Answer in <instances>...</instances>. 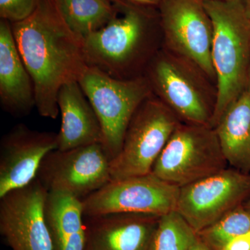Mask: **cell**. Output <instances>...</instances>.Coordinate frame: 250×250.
<instances>
[{
	"instance_id": "13",
	"label": "cell",
	"mask_w": 250,
	"mask_h": 250,
	"mask_svg": "<svg viewBox=\"0 0 250 250\" xmlns=\"http://www.w3.org/2000/svg\"><path fill=\"white\" fill-rule=\"evenodd\" d=\"M57 134L18 124L0 143V197L26 187L37 177L46 156L57 149Z\"/></svg>"
},
{
	"instance_id": "7",
	"label": "cell",
	"mask_w": 250,
	"mask_h": 250,
	"mask_svg": "<svg viewBox=\"0 0 250 250\" xmlns=\"http://www.w3.org/2000/svg\"><path fill=\"white\" fill-rule=\"evenodd\" d=\"M228 166L214 128L182 122L158 158L152 173L181 188Z\"/></svg>"
},
{
	"instance_id": "15",
	"label": "cell",
	"mask_w": 250,
	"mask_h": 250,
	"mask_svg": "<svg viewBox=\"0 0 250 250\" xmlns=\"http://www.w3.org/2000/svg\"><path fill=\"white\" fill-rule=\"evenodd\" d=\"M0 103L16 118L27 116L36 107L35 88L18 51L11 24L0 21Z\"/></svg>"
},
{
	"instance_id": "30",
	"label": "cell",
	"mask_w": 250,
	"mask_h": 250,
	"mask_svg": "<svg viewBox=\"0 0 250 250\" xmlns=\"http://www.w3.org/2000/svg\"><path fill=\"white\" fill-rule=\"evenodd\" d=\"M203 2L206 1H231V0H202Z\"/></svg>"
},
{
	"instance_id": "12",
	"label": "cell",
	"mask_w": 250,
	"mask_h": 250,
	"mask_svg": "<svg viewBox=\"0 0 250 250\" xmlns=\"http://www.w3.org/2000/svg\"><path fill=\"white\" fill-rule=\"evenodd\" d=\"M47 192L36 179L0 197V233L11 250H54L45 215Z\"/></svg>"
},
{
	"instance_id": "23",
	"label": "cell",
	"mask_w": 250,
	"mask_h": 250,
	"mask_svg": "<svg viewBox=\"0 0 250 250\" xmlns=\"http://www.w3.org/2000/svg\"><path fill=\"white\" fill-rule=\"evenodd\" d=\"M220 250H250V231L229 240Z\"/></svg>"
},
{
	"instance_id": "17",
	"label": "cell",
	"mask_w": 250,
	"mask_h": 250,
	"mask_svg": "<svg viewBox=\"0 0 250 250\" xmlns=\"http://www.w3.org/2000/svg\"><path fill=\"white\" fill-rule=\"evenodd\" d=\"M46 223L54 250H84L85 223L82 200L65 192H47Z\"/></svg>"
},
{
	"instance_id": "10",
	"label": "cell",
	"mask_w": 250,
	"mask_h": 250,
	"mask_svg": "<svg viewBox=\"0 0 250 250\" xmlns=\"http://www.w3.org/2000/svg\"><path fill=\"white\" fill-rule=\"evenodd\" d=\"M250 196V174L228 167L180 188L177 211L197 233Z\"/></svg>"
},
{
	"instance_id": "21",
	"label": "cell",
	"mask_w": 250,
	"mask_h": 250,
	"mask_svg": "<svg viewBox=\"0 0 250 250\" xmlns=\"http://www.w3.org/2000/svg\"><path fill=\"white\" fill-rule=\"evenodd\" d=\"M250 231V211L240 206L197 233L207 246L220 250L229 240Z\"/></svg>"
},
{
	"instance_id": "18",
	"label": "cell",
	"mask_w": 250,
	"mask_h": 250,
	"mask_svg": "<svg viewBox=\"0 0 250 250\" xmlns=\"http://www.w3.org/2000/svg\"><path fill=\"white\" fill-rule=\"evenodd\" d=\"M213 128L228 165L250 174V92L233 102Z\"/></svg>"
},
{
	"instance_id": "5",
	"label": "cell",
	"mask_w": 250,
	"mask_h": 250,
	"mask_svg": "<svg viewBox=\"0 0 250 250\" xmlns=\"http://www.w3.org/2000/svg\"><path fill=\"white\" fill-rule=\"evenodd\" d=\"M144 75L152 93L182 123L210 126L215 96L210 95L202 78L205 75L195 65L170 51H161Z\"/></svg>"
},
{
	"instance_id": "9",
	"label": "cell",
	"mask_w": 250,
	"mask_h": 250,
	"mask_svg": "<svg viewBox=\"0 0 250 250\" xmlns=\"http://www.w3.org/2000/svg\"><path fill=\"white\" fill-rule=\"evenodd\" d=\"M161 24L166 47L215 81L212 62L213 27L202 0H161Z\"/></svg>"
},
{
	"instance_id": "22",
	"label": "cell",
	"mask_w": 250,
	"mask_h": 250,
	"mask_svg": "<svg viewBox=\"0 0 250 250\" xmlns=\"http://www.w3.org/2000/svg\"><path fill=\"white\" fill-rule=\"evenodd\" d=\"M38 0H0V17L13 24L30 16Z\"/></svg>"
},
{
	"instance_id": "19",
	"label": "cell",
	"mask_w": 250,
	"mask_h": 250,
	"mask_svg": "<svg viewBox=\"0 0 250 250\" xmlns=\"http://www.w3.org/2000/svg\"><path fill=\"white\" fill-rule=\"evenodd\" d=\"M55 1L67 27L82 38L104 27L123 9L108 0H55Z\"/></svg>"
},
{
	"instance_id": "6",
	"label": "cell",
	"mask_w": 250,
	"mask_h": 250,
	"mask_svg": "<svg viewBox=\"0 0 250 250\" xmlns=\"http://www.w3.org/2000/svg\"><path fill=\"white\" fill-rule=\"evenodd\" d=\"M182 121L152 94L141 103L125 132L121 151L110 162L111 180L152 173Z\"/></svg>"
},
{
	"instance_id": "4",
	"label": "cell",
	"mask_w": 250,
	"mask_h": 250,
	"mask_svg": "<svg viewBox=\"0 0 250 250\" xmlns=\"http://www.w3.org/2000/svg\"><path fill=\"white\" fill-rule=\"evenodd\" d=\"M78 82L100 121L103 129L102 146L111 161L121 151L135 112L152 95V88L145 75L120 80L89 66Z\"/></svg>"
},
{
	"instance_id": "29",
	"label": "cell",
	"mask_w": 250,
	"mask_h": 250,
	"mask_svg": "<svg viewBox=\"0 0 250 250\" xmlns=\"http://www.w3.org/2000/svg\"><path fill=\"white\" fill-rule=\"evenodd\" d=\"M246 90H248V91L250 92V66L249 70V75H248V85H247Z\"/></svg>"
},
{
	"instance_id": "2",
	"label": "cell",
	"mask_w": 250,
	"mask_h": 250,
	"mask_svg": "<svg viewBox=\"0 0 250 250\" xmlns=\"http://www.w3.org/2000/svg\"><path fill=\"white\" fill-rule=\"evenodd\" d=\"M213 27L212 62L216 98L210 126L247 90L250 66V19L243 0L203 2Z\"/></svg>"
},
{
	"instance_id": "16",
	"label": "cell",
	"mask_w": 250,
	"mask_h": 250,
	"mask_svg": "<svg viewBox=\"0 0 250 250\" xmlns=\"http://www.w3.org/2000/svg\"><path fill=\"white\" fill-rule=\"evenodd\" d=\"M57 104L62 125L57 134L59 150L103 142V129L96 113L78 82L62 85Z\"/></svg>"
},
{
	"instance_id": "8",
	"label": "cell",
	"mask_w": 250,
	"mask_h": 250,
	"mask_svg": "<svg viewBox=\"0 0 250 250\" xmlns=\"http://www.w3.org/2000/svg\"><path fill=\"white\" fill-rule=\"evenodd\" d=\"M180 188L154 174L111 180L82 200L84 217L135 213L161 217L177 210Z\"/></svg>"
},
{
	"instance_id": "24",
	"label": "cell",
	"mask_w": 250,
	"mask_h": 250,
	"mask_svg": "<svg viewBox=\"0 0 250 250\" xmlns=\"http://www.w3.org/2000/svg\"><path fill=\"white\" fill-rule=\"evenodd\" d=\"M131 4L139 6H152L160 4L161 0H126Z\"/></svg>"
},
{
	"instance_id": "25",
	"label": "cell",
	"mask_w": 250,
	"mask_h": 250,
	"mask_svg": "<svg viewBox=\"0 0 250 250\" xmlns=\"http://www.w3.org/2000/svg\"><path fill=\"white\" fill-rule=\"evenodd\" d=\"M198 235V234H197ZM190 250H213L210 248L209 246H207V244L202 241L201 238L197 236L196 240L194 242L193 244L190 248Z\"/></svg>"
},
{
	"instance_id": "1",
	"label": "cell",
	"mask_w": 250,
	"mask_h": 250,
	"mask_svg": "<svg viewBox=\"0 0 250 250\" xmlns=\"http://www.w3.org/2000/svg\"><path fill=\"white\" fill-rule=\"evenodd\" d=\"M11 27L18 51L34 82L36 108L41 116L56 119L61 88L78 82L88 66L83 38L67 27L55 0H38L32 14Z\"/></svg>"
},
{
	"instance_id": "28",
	"label": "cell",
	"mask_w": 250,
	"mask_h": 250,
	"mask_svg": "<svg viewBox=\"0 0 250 250\" xmlns=\"http://www.w3.org/2000/svg\"><path fill=\"white\" fill-rule=\"evenodd\" d=\"M243 205H244V207H246L247 209L249 210L250 211V196L249 197V198L246 200V202L243 204Z\"/></svg>"
},
{
	"instance_id": "11",
	"label": "cell",
	"mask_w": 250,
	"mask_h": 250,
	"mask_svg": "<svg viewBox=\"0 0 250 250\" xmlns=\"http://www.w3.org/2000/svg\"><path fill=\"white\" fill-rule=\"evenodd\" d=\"M110 160L101 143L55 149L42 161L36 179L48 192L83 200L111 181Z\"/></svg>"
},
{
	"instance_id": "26",
	"label": "cell",
	"mask_w": 250,
	"mask_h": 250,
	"mask_svg": "<svg viewBox=\"0 0 250 250\" xmlns=\"http://www.w3.org/2000/svg\"><path fill=\"white\" fill-rule=\"evenodd\" d=\"M108 1H111L112 3L121 8L126 7L128 5L131 4V3L126 1V0H108Z\"/></svg>"
},
{
	"instance_id": "14",
	"label": "cell",
	"mask_w": 250,
	"mask_h": 250,
	"mask_svg": "<svg viewBox=\"0 0 250 250\" xmlns=\"http://www.w3.org/2000/svg\"><path fill=\"white\" fill-rule=\"evenodd\" d=\"M159 218L135 213L84 217V250H149Z\"/></svg>"
},
{
	"instance_id": "3",
	"label": "cell",
	"mask_w": 250,
	"mask_h": 250,
	"mask_svg": "<svg viewBox=\"0 0 250 250\" xmlns=\"http://www.w3.org/2000/svg\"><path fill=\"white\" fill-rule=\"evenodd\" d=\"M154 40L147 15L130 4L104 27L83 38L85 62L113 78L143 76L156 54Z\"/></svg>"
},
{
	"instance_id": "27",
	"label": "cell",
	"mask_w": 250,
	"mask_h": 250,
	"mask_svg": "<svg viewBox=\"0 0 250 250\" xmlns=\"http://www.w3.org/2000/svg\"><path fill=\"white\" fill-rule=\"evenodd\" d=\"M243 4H244L245 9L248 14V17L250 19V0H243Z\"/></svg>"
},
{
	"instance_id": "20",
	"label": "cell",
	"mask_w": 250,
	"mask_h": 250,
	"mask_svg": "<svg viewBox=\"0 0 250 250\" xmlns=\"http://www.w3.org/2000/svg\"><path fill=\"white\" fill-rule=\"evenodd\" d=\"M198 236L177 210L159 218L149 250H190Z\"/></svg>"
}]
</instances>
